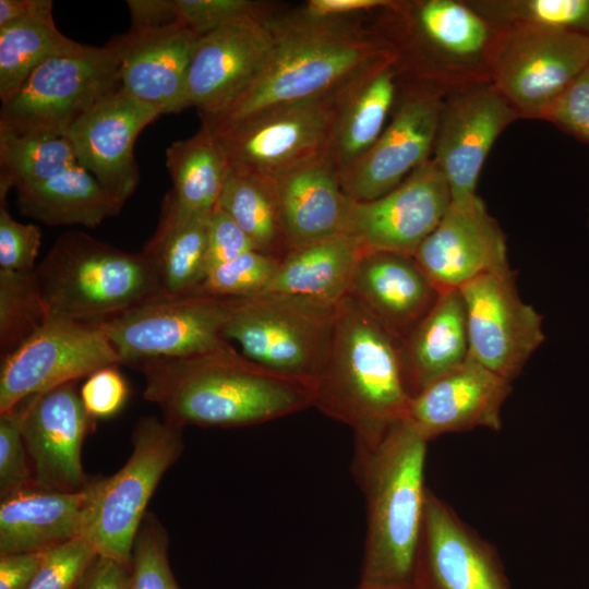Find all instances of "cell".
Segmentation results:
<instances>
[{"instance_id":"obj_1","label":"cell","mask_w":589,"mask_h":589,"mask_svg":"<svg viewBox=\"0 0 589 589\" xmlns=\"http://www.w3.org/2000/svg\"><path fill=\"white\" fill-rule=\"evenodd\" d=\"M132 368L144 376V398L158 406L164 421L180 429L260 424L313 407L315 400L314 380L266 368L230 342Z\"/></svg>"},{"instance_id":"obj_2","label":"cell","mask_w":589,"mask_h":589,"mask_svg":"<svg viewBox=\"0 0 589 589\" xmlns=\"http://www.w3.org/2000/svg\"><path fill=\"white\" fill-rule=\"evenodd\" d=\"M269 60L249 88L207 127L236 121L278 105L310 99L341 86L363 70L397 55L364 16L312 19L298 9L268 20Z\"/></svg>"},{"instance_id":"obj_3","label":"cell","mask_w":589,"mask_h":589,"mask_svg":"<svg viewBox=\"0 0 589 589\" xmlns=\"http://www.w3.org/2000/svg\"><path fill=\"white\" fill-rule=\"evenodd\" d=\"M428 441L405 419L373 445L354 444L353 477L366 508L360 582L413 581L428 490Z\"/></svg>"},{"instance_id":"obj_4","label":"cell","mask_w":589,"mask_h":589,"mask_svg":"<svg viewBox=\"0 0 589 589\" xmlns=\"http://www.w3.org/2000/svg\"><path fill=\"white\" fill-rule=\"evenodd\" d=\"M314 406L373 445L405 420L409 395L399 342L350 297L336 308L329 348L314 378Z\"/></svg>"},{"instance_id":"obj_5","label":"cell","mask_w":589,"mask_h":589,"mask_svg":"<svg viewBox=\"0 0 589 589\" xmlns=\"http://www.w3.org/2000/svg\"><path fill=\"white\" fill-rule=\"evenodd\" d=\"M373 25L397 52L404 81L444 96L490 82L497 28L467 0H395Z\"/></svg>"},{"instance_id":"obj_6","label":"cell","mask_w":589,"mask_h":589,"mask_svg":"<svg viewBox=\"0 0 589 589\" xmlns=\"http://www.w3.org/2000/svg\"><path fill=\"white\" fill-rule=\"evenodd\" d=\"M34 272L55 317L98 322L164 294L143 251L124 252L82 231L61 235Z\"/></svg>"},{"instance_id":"obj_7","label":"cell","mask_w":589,"mask_h":589,"mask_svg":"<svg viewBox=\"0 0 589 589\" xmlns=\"http://www.w3.org/2000/svg\"><path fill=\"white\" fill-rule=\"evenodd\" d=\"M184 448L182 429L155 416L132 432V453L112 476L93 479L84 537L97 555L131 567L132 550L148 501Z\"/></svg>"},{"instance_id":"obj_8","label":"cell","mask_w":589,"mask_h":589,"mask_svg":"<svg viewBox=\"0 0 589 589\" xmlns=\"http://www.w3.org/2000/svg\"><path fill=\"white\" fill-rule=\"evenodd\" d=\"M348 82L310 99L206 127L231 170L276 180L324 155Z\"/></svg>"},{"instance_id":"obj_9","label":"cell","mask_w":589,"mask_h":589,"mask_svg":"<svg viewBox=\"0 0 589 589\" xmlns=\"http://www.w3.org/2000/svg\"><path fill=\"white\" fill-rule=\"evenodd\" d=\"M336 308L268 292L236 298L225 336L256 363L314 380L327 356Z\"/></svg>"},{"instance_id":"obj_10","label":"cell","mask_w":589,"mask_h":589,"mask_svg":"<svg viewBox=\"0 0 589 589\" xmlns=\"http://www.w3.org/2000/svg\"><path fill=\"white\" fill-rule=\"evenodd\" d=\"M121 86L110 46L55 56L28 76L0 110V129L63 136L91 108Z\"/></svg>"},{"instance_id":"obj_11","label":"cell","mask_w":589,"mask_h":589,"mask_svg":"<svg viewBox=\"0 0 589 589\" xmlns=\"http://www.w3.org/2000/svg\"><path fill=\"white\" fill-rule=\"evenodd\" d=\"M490 83L519 119L545 116L589 62V37L567 31L496 27Z\"/></svg>"},{"instance_id":"obj_12","label":"cell","mask_w":589,"mask_h":589,"mask_svg":"<svg viewBox=\"0 0 589 589\" xmlns=\"http://www.w3.org/2000/svg\"><path fill=\"white\" fill-rule=\"evenodd\" d=\"M236 298L161 294L98 321L121 364L207 352L230 341L225 326Z\"/></svg>"},{"instance_id":"obj_13","label":"cell","mask_w":589,"mask_h":589,"mask_svg":"<svg viewBox=\"0 0 589 589\" xmlns=\"http://www.w3.org/2000/svg\"><path fill=\"white\" fill-rule=\"evenodd\" d=\"M119 364L117 351L97 322L49 316L1 359L0 414L32 396Z\"/></svg>"},{"instance_id":"obj_14","label":"cell","mask_w":589,"mask_h":589,"mask_svg":"<svg viewBox=\"0 0 589 589\" xmlns=\"http://www.w3.org/2000/svg\"><path fill=\"white\" fill-rule=\"evenodd\" d=\"M444 97L429 85L401 80L390 120L377 141L337 173L351 201L383 196L431 158Z\"/></svg>"},{"instance_id":"obj_15","label":"cell","mask_w":589,"mask_h":589,"mask_svg":"<svg viewBox=\"0 0 589 589\" xmlns=\"http://www.w3.org/2000/svg\"><path fill=\"white\" fill-rule=\"evenodd\" d=\"M459 291L469 356L512 383L545 338L542 316L520 299L510 268L479 276Z\"/></svg>"},{"instance_id":"obj_16","label":"cell","mask_w":589,"mask_h":589,"mask_svg":"<svg viewBox=\"0 0 589 589\" xmlns=\"http://www.w3.org/2000/svg\"><path fill=\"white\" fill-rule=\"evenodd\" d=\"M450 201L448 183L430 158L383 196L369 202L352 201L344 233L361 251L413 255Z\"/></svg>"},{"instance_id":"obj_17","label":"cell","mask_w":589,"mask_h":589,"mask_svg":"<svg viewBox=\"0 0 589 589\" xmlns=\"http://www.w3.org/2000/svg\"><path fill=\"white\" fill-rule=\"evenodd\" d=\"M12 411L37 486L77 492L91 484L81 453L94 419L84 408L75 382L32 396Z\"/></svg>"},{"instance_id":"obj_18","label":"cell","mask_w":589,"mask_h":589,"mask_svg":"<svg viewBox=\"0 0 589 589\" xmlns=\"http://www.w3.org/2000/svg\"><path fill=\"white\" fill-rule=\"evenodd\" d=\"M518 119L490 82L444 97L431 158L448 183L452 201L477 195V183L492 146Z\"/></svg>"},{"instance_id":"obj_19","label":"cell","mask_w":589,"mask_h":589,"mask_svg":"<svg viewBox=\"0 0 589 589\" xmlns=\"http://www.w3.org/2000/svg\"><path fill=\"white\" fill-rule=\"evenodd\" d=\"M413 581L420 589H512L496 549L430 490Z\"/></svg>"},{"instance_id":"obj_20","label":"cell","mask_w":589,"mask_h":589,"mask_svg":"<svg viewBox=\"0 0 589 589\" xmlns=\"http://www.w3.org/2000/svg\"><path fill=\"white\" fill-rule=\"evenodd\" d=\"M267 21L232 23L200 36L189 68L187 105L201 120L225 112L256 80L271 58Z\"/></svg>"},{"instance_id":"obj_21","label":"cell","mask_w":589,"mask_h":589,"mask_svg":"<svg viewBox=\"0 0 589 589\" xmlns=\"http://www.w3.org/2000/svg\"><path fill=\"white\" fill-rule=\"evenodd\" d=\"M413 257L440 293L509 268L506 236L478 194L450 201Z\"/></svg>"},{"instance_id":"obj_22","label":"cell","mask_w":589,"mask_h":589,"mask_svg":"<svg viewBox=\"0 0 589 589\" xmlns=\"http://www.w3.org/2000/svg\"><path fill=\"white\" fill-rule=\"evenodd\" d=\"M160 115L120 86L84 113L65 136L79 164L124 204L140 181L135 141Z\"/></svg>"},{"instance_id":"obj_23","label":"cell","mask_w":589,"mask_h":589,"mask_svg":"<svg viewBox=\"0 0 589 589\" xmlns=\"http://www.w3.org/2000/svg\"><path fill=\"white\" fill-rule=\"evenodd\" d=\"M200 36L180 22L129 28L108 44L119 61L120 83L135 99L161 115L188 108L187 82Z\"/></svg>"},{"instance_id":"obj_24","label":"cell","mask_w":589,"mask_h":589,"mask_svg":"<svg viewBox=\"0 0 589 589\" xmlns=\"http://www.w3.org/2000/svg\"><path fill=\"white\" fill-rule=\"evenodd\" d=\"M512 383L469 358L410 397L406 420L425 440L486 428L498 431Z\"/></svg>"},{"instance_id":"obj_25","label":"cell","mask_w":589,"mask_h":589,"mask_svg":"<svg viewBox=\"0 0 589 589\" xmlns=\"http://www.w3.org/2000/svg\"><path fill=\"white\" fill-rule=\"evenodd\" d=\"M440 294L413 255L362 251L348 297L400 344Z\"/></svg>"},{"instance_id":"obj_26","label":"cell","mask_w":589,"mask_h":589,"mask_svg":"<svg viewBox=\"0 0 589 589\" xmlns=\"http://www.w3.org/2000/svg\"><path fill=\"white\" fill-rule=\"evenodd\" d=\"M91 484L77 492L33 484L1 496L0 555L45 552L84 537Z\"/></svg>"},{"instance_id":"obj_27","label":"cell","mask_w":589,"mask_h":589,"mask_svg":"<svg viewBox=\"0 0 589 589\" xmlns=\"http://www.w3.org/2000/svg\"><path fill=\"white\" fill-rule=\"evenodd\" d=\"M400 83L397 55L365 69L347 83L323 155L337 173L377 141L396 105Z\"/></svg>"},{"instance_id":"obj_28","label":"cell","mask_w":589,"mask_h":589,"mask_svg":"<svg viewBox=\"0 0 589 589\" xmlns=\"http://www.w3.org/2000/svg\"><path fill=\"white\" fill-rule=\"evenodd\" d=\"M276 181L289 251L345 232L352 201L323 156Z\"/></svg>"},{"instance_id":"obj_29","label":"cell","mask_w":589,"mask_h":589,"mask_svg":"<svg viewBox=\"0 0 589 589\" xmlns=\"http://www.w3.org/2000/svg\"><path fill=\"white\" fill-rule=\"evenodd\" d=\"M409 397L461 365L469 358L466 310L459 289L444 291L399 344Z\"/></svg>"},{"instance_id":"obj_30","label":"cell","mask_w":589,"mask_h":589,"mask_svg":"<svg viewBox=\"0 0 589 589\" xmlns=\"http://www.w3.org/2000/svg\"><path fill=\"white\" fill-rule=\"evenodd\" d=\"M209 214L189 211L170 191L165 195L157 228L142 250L164 294L197 291L206 274Z\"/></svg>"},{"instance_id":"obj_31","label":"cell","mask_w":589,"mask_h":589,"mask_svg":"<svg viewBox=\"0 0 589 589\" xmlns=\"http://www.w3.org/2000/svg\"><path fill=\"white\" fill-rule=\"evenodd\" d=\"M361 252L345 233L290 250L264 292L336 306L349 294Z\"/></svg>"},{"instance_id":"obj_32","label":"cell","mask_w":589,"mask_h":589,"mask_svg":"<svg viewBox=\"0 0 589 589\" xmlns=\"http://www.w3.org/2000/svg\"><path fill=\"white\" fill-rule=\"evenodd\" d=\"M16 194L20 212L48 226L93 228L117 216L124 205L81 165L47 181L20 187Z\"/></svg>"},{"instance_id":"obj_33","label":"cell","mask_w":589,"mask_h":589,"mask_svg":"<svg viewBox=\"0 0 589 589\" xmlns=\"http://www.w3.org/2000/svg\"><path fill=\"white\" fill-rule=\"evenodd\" d=\"M256 251L283 260L289 247L275 179L227 171L217 202Z\"/></svg>"},{"instance_id":"obj_34","label":"cell","mask_w":589,"mask_h":589,"mask_svg":"<svg viewBox=\"0 0 589 589\" xmlns=\"http://www.w3.org/2000/svg\"><path fill=\"white\" fill-rule=\"evenodd\" d=\"M166 165L175 199L189 211L209 214L229 169L211 130L202 124L191 137L173 142L166 151Z\"/></svg>"},{"instance_id":"obj_35","label":"cell","mask_w":589,"mask_h":589,"mask_svg":"<svg viewBox=\"0 0 589 589\" xmlns=\"http://www.w3.org/2000/svg\"><path fill=\"white\" fill-rule=\"evenodd\" d=\"M61 34L52 16L34 17L0 27V98L9 100L46 60L83 49Z\"/></svg>"},{"instance_id":"obj_36","label":"cell","mask_w":589,"mask_h":589,"mask_svg":"<svg viewBox=\"0 0 589 589\" xmlns=\"http://www.w3.org/2000/svg\"><path fill=\"white\" fill-rule=\"evenodd\" d=\"M80 165L65 135L0 129V201L10 189L44 182Z\"/></svg>"},{"instance_id":"obj_37","label":"cell","mask_w":589,"mask_h":589,"mask_svg":"<svg viewBox=\"0 0 589 589\" xmlns=\"http://www.w3.org/2000/svg\"><path fill=\"white\" fill-rule=\"evenodd\" d=\"M493 26L529 25L589 37V0H467Z\"/></svg>"},{"instance_id":"obj_38","label":"cell","mask_w":589,"mask_h":589,"mask_svg":"<svg viewBox=\"0 0 589 589\" xmlns=\"http://www.w3.org/2000/svg\"><path fill=\"white\" fill-rule=\"evenodd\" d=\"M48 317L35 272L0 269L1 359L27 340Z\"/></svg>"},{"instance_id":"obj_39","label":"cell","mask_w":589,"mask_h":589,"mask_svg":"<svg viewBox=\"0 0 589 589\" xmlns=\"http://www.w3.org/2000/svg\"><path fill=\"white\" fill-rule=\"evenodd\" d=\"M279 259L252 250L209 268L196 292L221 297L245 298L263 293L274 279Z\"/></svg>"},{"instance_id":"obj_40","label":"cell","mask_w":589,"mask_h":589,"mask_svg":"<svg viewBox=\"0 0 589 589\" xmlns=\"http://www.w3.org/2000/svg\"><path fill=\"white\" fill-rule=\"evenodd\" d=\"M168 546L167 530L154 514L146 513L133 544L129 589H180Z\"/></svg>"},{"instance_id":"obj_41","label":"cell","mask_w":589,"mask_h":589,"mask_svg":"<svg viewBox=\"0 0 589 589\" xmlns=\"http://www.w3.org/2000/svg\"><path fill=\"white\" fill-rule=\"evenodd\" d=\"M178 22L199 36L225 25L267 21L281 10L276 2L255 0H173Z\"/></svg>"},{"instance_id":"obj_42","label":"cell","mask_w":589,"mask_h":589,"mask_svg":"<svg viewBox=\"0 0 589 589\" xmlns=\"http://www.w3.org/2000/svg\"><path fill=\"white\" fill-rule=\"evenodd\" d=\"M96 556L94 546L85 537L45 551L26 589H76Z\"/></svg>"},{"instance_id":"obj_43","label":"cell","mask_w":589,"mask_h":589,"mask_svg":"<svg viewBox=\"0 0 589 589\" xmlns=\"http://www.w3.org/2000/svg\"><path fill=\"white\" fill-rule=\"evenodd\" d=\"M40 243L39 227L19 223L10 215L5 200L0 201V269L34 272Z\"/></svg>"},{"instance_id":"obj_44","label":"cell","mask_w":589,"mask_h":589,"mask_svg":"<svg viewBox=\"0 0 589 589\" xmlns=\"http://www.w3.org/2000/svg\"><path fill=\"white\" fill-rule=\"evenodd\" d=\"M33 470L13 411L0 414V496L33 485Z\"/></svg>"},{"instance_id":"obj_45","label":"cell","mask_w":589,"mask_h":589,"mask_svg":"<svg viewBox=\"0 0 589 589\" xmlns=\"http://www.w3.org/2000/svg\"><path fill=\"white\" fill-rule=\"evenodd\" d=\"M589 145V62L544 118Z\"/></svg>"},{"instance_id":"obj_46","label":"cell","mask_w":589,"mask_h":589,"mask_svg":"<svg viewBox=\"0 0 589 589\" xmlns=\"http://www.w3.org/2000/svg\"><path fill=\"white\" fill-rule=\"evenodd\" d=\"M116 366L93 372L82 385L80 397L93 419L116 414L127 401L128 384Z\"/></svg>"},{"instance_id":"obj_47","label":"cell","mask_w":589,"mask_h":589,"mask_svg":"<svg viewBox=\"0 0 589 589\" xmlns=\"http://www.w3.org/2000/svg\"><path fill=\"white\" fill-rule=\"evenodd\" d=\"M252 250L255 248L247 235L216 205L208 218L206 272Z\"/></svg>"},{"instance_id":"obj_48","label":"cell","mask_w":589,"mask_h":589,"mask_svg":"<svg viewBox=\"0 0 589 589\" xmlns=\"http://www.w3.org/2000/svg\"><path fill=\"white\" fill-rule=\"evenodd\" d=\"M395 0H309L299 12L312 19L361 17L392 7Z\"/></svg>"},{"instance_id":"obj_49","label":"cell","mask_w":589,"mask_h":589,"mask_svg":"<svg viewBox=\"0 0 589 589\" xmlns=\"http://www.w3.org/2000/svg\"><path fill=\"white\" fill-rule=\"evenodd\" d=\"M44 552L0 555V589H26L36 575Z\"/></svg>"},{"instance_id":"obj_50","label":"cell","mask_w":589,"mask_h":589,"mask_svg":"<svg viewBox=\"0 0 589 589\" xmlns=\"http://www.w3.org/2000/svg\"><path fill=\"white\" fill-rule=\"evenodd\" d=\"M130 568L97 555L76 589H129Z\"/></svg>"},{"instance_id":"obj_51","label":"cell","mask_w":589,"mask_h":589,"mask_svg":"<svg viewBox=\"0 0 589 589\" xmlns=\"http://www.w3.org/2000/svg\"><path fill=\"white\" fill-rule=\"evenodd\" d=\"M131 28H155L178 22L173 0H128Z\"/></svg>"},{"instance_id":"obj_52","label":"cell","mask_w":589,"mask_h":589,"mask_svg":"<svg viewBox=\"0 0 589 589\" xmlns=\"http://www.w3.org/2000/svg\"><path fill=\"white\" fill-rule=\"evenodd\" d=\"M44 16H52L51 0H0V27Z\"/></svg>"},{"instance_id":"obj_53","label":"cell","mask_w":589,"mask_h":589,"mask_svg":"<svg viewBox=\"0 0 589 589\" xmlns=\"http://www.w3.org/2000/svg\"><path fill=\"white\" fill-rule=\"evenodd\" d=\"M356 589H420V587L414 582H406L398 585H363L359 584Z\"/></svg>"}]
</instances>
